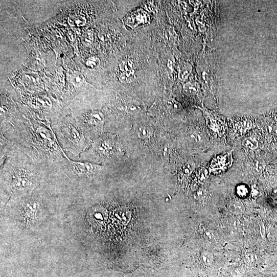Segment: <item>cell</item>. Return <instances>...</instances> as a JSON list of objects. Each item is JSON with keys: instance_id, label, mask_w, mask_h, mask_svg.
Listing matches in <instances>:
<instances>
[{"instance_id": "obj_1", "label": "cell", "mask_w": 277, "mask_h": 277, "mask_svg": "<svg viewBox=\"0 0 277 277\" xmlns=\"http://www.w3.org/2000/svg\"><path fill=\"white\" fill-rule=\"evenodd\" d=\"M2 195L15 203L44 182L48 170L15 147L1 132Z\"/></svg>"}, {"instance_id": "obj_2", "label": "cell", "mask_w": 277, "mask_h": 277, "mask_svg": "<svg viewBox=\"0 0 277 277\" xmlns=\"http://www.w3.org/2000/svg\"><path fill=\"white\" fill-rule=\"evenodd\" d=\"M1 132L15 147L50 170L64 158L51 122L29 124L11 122Z\"/></svg>"}, {"instance_id": "obj_3", "label": "cell", "mask_w": 277, "mask_h": 277, "mask_svg": "<svg viewBox=\"0 0 277 277\" xmlns=\"http://www.w3.org/2000/svg\"><path fill=\"white\" fill-rule=\"evenodd\" d=\"M52 127L60 147L72 160H77L93 143L72 116L55 120L52 122Z\"/></svg>"}, {"instance_id": "obj_4", "label": "cell", "mask_w": 277, "mask_h": 277, "mask_svg": "<svg viewBox=\"0 0 277 277\" xmlns=\"http://www.w3.org/2000/svg\"><path fill=\"white\" fill-rule=\"evenodd\" d=\"M93 142L90 147L77 160L100 165L114 160L120 154V144L116 135L104 133Z\"/></svg>"}, {"instance_id": "obj_5", "label": "cell", "mask_w": 277, "mask_h": 277, "mask_svg": "<svg viewBox=\"0 0 277 277\" xmlns=\"http://www.w3.org/2000/svg\"><path fill=\"white\" fill-rule=\"evenodd\" d=\"M42 192L41 186L32 195L15 203L18 212L17 220L22 226L31 227L39 219L45 206V199Z\"/></svg>"}, {"instance_id": "obj_6", "label": "cell", "mask_w": 277, "mask_h": 277, "mask_svg": "<svg viewBox=\"0 0 277 277\" xmlns=\"http://www.w3.org/2000/svg\"><path fill=\"white\" fill-rule=\"evenodd\" d=\"M125 24L132 29H136L148 25L150 17L148 13L143 9L133 12L125 19Z\"/></svg>"}, {"instance_id": "obj_7", "label": "cell", "mask_w": 277, "mask_h": 277, "mask_svg": "<svg viewBox=\"0 0 277 277\" xmlns=\"http://www.w3.org/2000/svg\"><path fill=\"white\" fill-rule=\"evenodd\" d=\"M119 77L120 80L124 83H130L135 79V65L132 60H127L119 65Z\"/></svg>"}, {"instance_id": "obj_8", "label": "cell", "mask_w": 277, "mask_h": 277, "mask_svg": "<svg viewBox=\"0 0 277 277\" xmlns=\"http://www.w3.org/2000/svg\"><path fill=\"white\" fill-rule=\"evenodd\" d=\"M135 132L137 136L144 141H149L153 134V129L148 125H138Z\"/></svg>"}, {"instance_id": "obj_9", "label": "cell", "mask_w": 277, "mask_h": 277, "mask_svg": "<svg viewBox=\"0 0 277 277\" xmlns=\"http://www.w3.org/2000/svg\"><path fill=\"white\" fill-rule=\"evenodd\" d=\"M242 145L246 149L254 151L258 148L259 143L255 137L249 136L244 138L242 142Z\"/></svg>"}, {"instance_id": "obj_10", "label": "cell", "mask_w": 277, "mask_h": 277, "mask_svg": "<svg viewBox=\"0 0 277 277\" xmlns=\"http://www.w3.org/2000/svg\"><path fill=\"white\" fill-rule=\"evenodd\" d=\"M71 80L72 83L75 87H79L84 83V78L81 73L75 72L73 74Z\"/></svg>"}, {"instance_id": "obj_11", "label": "cell", "mask_w": 277, "mask_h": 277, "mask_svg": "<svg viewBox=\"0 0 277 277\" xmlns=\"http://www.w3.org/2000/svg\"><path fill=\"white\" fill-rule=\"evenodd\" d=\"M100 64V59L96 57H90L86 61V65L90 69H97Z\"/></svg>"}, {"instance_id": "obj_12", "label": "cell", "mask_w": 277, "mask_h": 277, "mask_svg": "<svg viewBox=\"0 0 277 277\" xmlns=\"http://www.w3.org/2000/svg\"><path fill=\"white\" fill-rule=\"evenodd\" d=\"M252 168L254 172L260 173L265 168V164L262 160H255L252 163Z\"/></svg>"}, {"instance_id": "obj_13", "label": "cell", "mask_w": 277, "mask_h": 277, "mask_svg": "<svg viewBox=\"0 0 277 277\" xmlns=\"http://www.w3.org/2000/svg\"><path fill=\"white\" fill-rule=\"evenodd\" d=\"M252 126V123L250 121H246L237 125V129L239 132L242 133L243 132L246 131V130L250 129Z\"/></svg>"}, {"instance_id": "obj_14", "label": "cell", "mask_w": 277, "mask_h": 277, "mask_svg": "<svg viewBox=\"0 0 277 277\" xmlns=\"http://www.w3.org/2000/svg\"><path fill=\"white\" fill-rule=\"evenodd\" d=\"M164 38L168 44L173 43V31L170 28L166 27L164 30Z\"/></svg>"}, {"instance_id": "obj_15", "label": "cell", "mask_w": 277, "mask_h": 277, "mask_svg": "<svg viewBox=\"0 0 277 277\" xmlns=\"http://www.w3.org/2000/svg\"><path fill=\"white\" fill-rule=\"evenodd\" d=\"M237 193L240 197H246L248 194V189L245 186L241 185L238 187Z\"/></svg>"}, {"instance_id": "obj_16", "label": "cell", "mask_w": 277, "mask_h": 277, "mask_svg": "<svg viewBox=\"0 0 277 277\" xmlns=\"http://www.w3.org/2000/svg\"><path fill=\"white\" fill-rule=\"evenodd\" d=\"M195 165L193 162H189L184 167V172L186 174H189L193 170Z\"/></svg>"}, {"instance_id": "obj_17", "label": "cell", "mask_w": 277, "mask_h": 277, "mask_svg": "<svg viewBox=\"0 0 277 277\" xmlns=\"http://www.w3.org/2000/svg\"><path fill=\"white\" fill-rule=\"evenodd\" d=\"M196 196L197 199H202L206 196L205 191L203 190H200L197 192Z\"/></svg>"}, {"instance_id": "obj_18", "label": "cell", "mask_w": 277, "mask_h": 277, "mask_svg": "<svg viewBox=\"0 0 277 277\" xmlns=\"http://www.w3.org/2000/svg\"><path fill=\"white\" fill-rule=\"evenodd\" d=\"M268 131L271 134L277 135V126L275 125H269Z\"/></svg>"}]
</instances>
